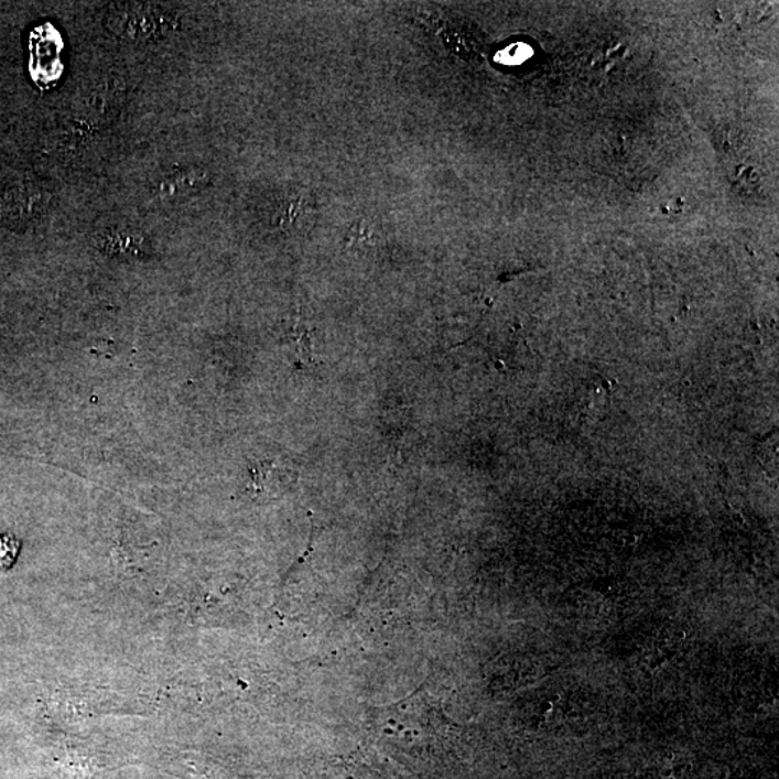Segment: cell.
Segmentation results:
<instances>
[{
    "label": "cell",
    "instance_id": "8992f818",
    "mask_svg": "<svg viewBox=\"0 0 779 779\" xmlns=\"http://www.w3.org/2000/svg\"><path fill=\"white\" fill-rule=\"evenodd\" d=\"M102 242H105V247L109 250L113 251H130L129 247L137 246V247H142L143 240L140 239V237L132 235V232L128 231H115V232H109L102 239Z\"/></svg>",
    "mask_w": 779,
    "mask_h": 779
},
{
    "label": "cell",
    "instance_id": "7a4b0ae2",
    "mask_svg": "<svg viewBox=\"0 0 779 779\" xmlns=\"http://www.w3.org/2000/svg\"><path fill=\"white\" fill-rule=\"evenodd\" d=\"M110 30L120 39L149 42L166 30V17L160 8L148 3H119L109 13Z\"/></svg>",
    "mask_w": 779,
    "mask_h": 779
},
{
    "label": "cell",
    "instance_id": "52a82bcc",
    "mask_svg": "<svg viewBox=\"0 0 779 779\" xmlns=\"http://www.w3.org/2000/svg\"><path fill=\"white\" fill-rule=\"evenodd\" d=\"M20 552V541L7 534L0 538V572L13 566Z\"/></svg>",
    "mask_w": 779,
    "mask_h": 779
},
{
    "label": "cell",
    "instance_id": "6da1fadb",
    "mask_svg": "<svg viewBox=\"0 0 779 779\" xmlns=\"http://www.w3.org/2000/svg\"><path fill=\"white\" fill-rule=\"evenodd\" d=\"M53 207V193L39 180L17 178L0 194V216L9 227L40 226Z\"/></svg>",
    "mask_w": 779,
    "mask_h": 779
},
{
    "label": "cell",
    "instance_id": "277c9868",
    "mask_svg": "<svg viewBox=\"0 0 779 779\" xmlns=\"http://www.w3.org/2000/svg\"><path fill=\"white\" fill-rule=\"evenodd\" d=\"M209 181H212V176L204 167H178V170L167 172L160 181L155 182L152 193L162 199L181 198L204 190Z\"/></svg>",
    "mask_w": 779,
    "mask_h": 779
},
{
    "label": "cell",
    "instance_id": "3957f363",
    "mask_svg": "<svg viewBox=\"0 0 779 779\" xmlns=\"http://www.w3.org/2000/svg\"><path fill=\"white\" fill-rule=\"evenodd\" d=\"M314 217L315 204L310 191L296 186L278 195L273 204V214H270V221L274 227L301 228L310 227Z\"/></svg>",
    "mask_w": 779,
    "mask_h": 779
},
{
    "label": "cell",
    "instance_id": "5b68a950",
    "mask_svg": "<svg viewBox=\"0 0 779 779\" xmlns=\"http://www.w3.org/2000/svg\"><path fill=\"white\" fill-rule=\"evenodd\" d=\"M382 237L380 228L371 221H358L354 224L351 231L348 235V245L356 246L358 249H377L380 246Z\"/></svg>",
    "mask_w": 779,
    "mask_h": 779
}]
</instances>
